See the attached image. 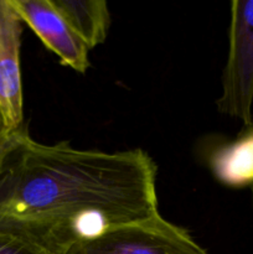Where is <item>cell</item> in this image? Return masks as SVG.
<instances>
[{"label": "cell", "instance_id": "obj_6", "mask_svg": "<svg viewBox=\"0 0 253 254\" xmlns=\"http://www.w3.org/2000/svg\"><path fill=\"white\" fill-rule=\"evenodd\" d=\"M211 169L215 178L225 185H251L253 205V118L235 140L213 153Z\"/></svg>", "mask_w": 253, "mask_h": 254}, {"label": "cell", "instance_id": "obj_5", "mask_svg": "<svg viewBox=\"0 0 253 254\" xmlns=\"http://www.w3.org/2000/svg\"><path fill=\"white\" fill-rule=\"evenodd\" d=\"M12 6L39 36L45 46L59 56L64 66L79 73L89 68V49L71 29L51 0H10Z\"/></svg>", "mask_w": 253, "mask_h": 254}, {"label": "cell", "instance_id": "obj_4", "mask_svg": "<svg viewBox=\"0 0 253 254\" xmlns=\"http://www.w3.org/2000/svg\"><path fill=\"white\" fill-rule=\"evenodd\" d=\"M22 20L10 0H0V113L11 133L24 126L20 46Z\"/></svg>", "mask_w": 253, "mask_h": 254}, {"label": "cell", "instance_id": "obj_1", "mask_svg": "<svg viewBox=\"0 0 253 254\" xmlns=\"http://www.w3.org/2000/svg\"><path fill=\"white\" fill-rule=\"evenodd\" d=\"M158 166L141 149L107 153L35 141L26 127L0 155V230L57 254L159 213Z\"/></svg>", "mask_w": 253, "mask_h": 254}, {"label": "cell", "instance_id": "obj_2", "mask_svg": "<svg viewBox=\"0 0 253 254\" xmlns=\"http://www.w3.org/2000/svg\"><path fill=\"white\" fill-rule=\"evenodd\" d=\"M228 42L222 92L216 106L220 113L246 127L253 118V0L231 2Z\"/></svg>", "mask_w": 253, "mask_h": 254}, {"label": "cell", "instance_id": "obj_3", "mask_svg": "<svg viewBox=\"0 0 253 254\" xmlns=\"http://www.w3.org/2000/svg\"><path fill=\"white\" fill-rule=\"evenodd\" d=\"M63 254H208L185 228L160 213L81 241Z\"/></svg>", "mask_w": 253, "mask_h": 254}, {"label": "cell", "instance_id": "obj_9", "mask_svg": "<svg viewBox=\"0 0 253 254\" xmlns=\"http://www.w3.org/2000/svg\"><path fill=\"white\" fill-rule=\"evenodd\" d=\"M11 134H12L11 131L7 129L6 126H5L4 118H2L1 113H0V155H1L2 151L5 150V148H6Z\"/></svg>", "mask_w": 253, "mask_h": 254}, {"label": "cell", "instance_id": "obj_8", "mask_svg": "<svg viewBox=\"0 0 253 254\" xmlns=\"http://www.w3.org/2000/svg\"><path fill=\"white\" fill-rule=\"evenodd\" d=\"M0 254H57L21 235L0 230Z\"/></svg>", "mask_w": 253, "mask_h": 254}, {"label": "cell", "instance_id": "obj_7", "mask_svg": "<svg viewBox=\"0 0 253 254\" xmlns=\"http://www.w3.org/2000/svg\"><path fill=\"white\" fill-rule=\"evenodd\" d=\"M89 50L106 41L111 14L104 0H51Z\"/></svg>", "mask_w": 253, "mask_h": 254}]
</instances>
